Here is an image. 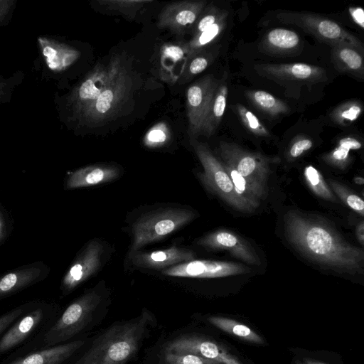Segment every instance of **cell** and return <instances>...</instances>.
I'll use <instances>...</instances> for the list:
<instances>
[{"mask_svg":"<svg viewBox=\"0 0 364 364\" xmlns=\"http://www.w3.org/2000/svg\"><path fill=\"white\" fill-rule=\"evenodd\" d=\"M284 223L289 242L306 257L338 272L363 273V250L346 242L328 225L297 210L288 211Z\"/></svg>","mask_w":364,"mask_h":364,"instance_id":"6da1fadb","label":"cell"},{"mask_svg":"<svg viewBox=\"0 0 364 364\" xmlns=\"http://www.w3.org/2000/svg\"><path fill=\"white\" fill-rule=\"evenodd\" d=\"M148 321L147 314L143 313L134 320L112 326L75 364H126L136 353Z\"/></svg>","mask_w":364,"mask_h":364,"instance_id":"7a4b0ae2","label":"cell"},{"mask_svg":"<svg viewBox=\"0 0 364 364\" xmlns=\"http://www.w3.org/2000/svg\"><path fill=\"white\" fill-rule=\"evenodd\" d=\"M295 364H305V363L303 362L296 361Z\"/></svg>","mask_w":364,"mask_h":364,"instance_id":"7dc6e473","label":"cell"},{"mask_svg":"<svg viewBox=\"0 0 364 364\" xmlns=\"http://www.w3.org/2000/svg\"><path fill=\"white\" fill-rule=\"evenodd\" d=\"M119 173V169L114 166H87L71 173L66 179L65 186L66 189H75L103 184L117 179Z\"/></svg>","mask_w":364,"mask_h":364,"instance_id":"d6986e66","label":"cell"},{"mask_svg":"<svg viewBox=\"0 0 364 364\" xmlns=\"http://www.w3.org/2000/svg\"><path fill=\"white\" fill-rule=\"evenodd\" d=\"M196 217L186 208H167L141 215L133 224L129 256L146 245L156 242L188 224Z\"/></svg>","mask_w":364,"mask_h":364,"instance_id":"3957f363","label":"cell"},{"mask_svg":"<svg viewBox=\"0 0 364 364\" xmlns=\"http://www.w3.org/2000/svg\"><path fill=\"white\" fill-rule=\"evenodd\" d=\"M262 49L268 53L286 55L297 51L301 47V39L294 31L283 28L270 30L262 41Z\"/></svg>","mask_w":364,"mask_h":364,"instance_id":"7402d4cb","label":"cell"},{"mask_svg":"<svg viewBox=\"0 0 364 364\" xmlns=\"http://www.w3.org/2000/svg\"><path fill=\"white\" fill-rule=\"evenodd\" d=\"M255 69L260 75L277 82L316 83L326 79L323 68L303 63L257 64Z\"/></svg>","mask_w":364,"mask_h":364,"instance_id":"5bb4252c","label":"cell"},{"mask_svg":"<svg viewBox=\"0 0 364 364\" xmlns=\"http://www.w3.org/2000/svg\"><path fill=\"white\" fill-rule=\"evenodd\" d=\"M124 68L119 57L112 58L107 65H97L72 97L77 114L80 115Z\"/></svg>","mask_w":364,"mask_h":364,"instance_id":"9c48e42d","label":"cell"},{"mask_svg":"<svg viewBox=\"0 0 364 364\" xmlns=\"http://www.w3.org/2000/svg\"><path fill=\"white\" fill-rule=\"evenodd\" d=\"M363 112V104L358 100H350L336 107L331 113L334 123L348 126L357 120Z\"/></svg>","mask_w":364,"mask_h":364,"instance_id":"f546056e","label":"cell"},{"mask_svg":"<svg viewBox=\"0 0 364 364\" xmlns=\"http://www.w3.org/2000/svg\"><path fill=\"white\" fill-rule=\"evenodd\" d=\"M227 17L220 18L210 28L194 36L193 38L186 44L190 56L195 55L203 48L214 41L223 31L227 23Z\"/></svg>","mask_w":364,"mask_h":364,"instance_id":"f1b7e54d","label":"cell"},{"mask_svg":"<svg viewBox=\"0 0 364 364\" xmlns=\"http://www.w3.org/2000/svg\"><path fill=\"white\" fill-rule=\"evenodd\" d=\"M205 6V1H181L168 4L159 15L158 27L181 34L196 23Z\"/></svg>","mask_w":364,"mask_h":364,"instance_id":"9a60e30c","label":"cell"},{"mask_svg":"<svg viewBox=\"0 0 364 364\" xmlns=\"http://www.w3.org/2000/svg\"><path fill=\"white\" fill-rule=\"evenodd\" d=\"M277 18L282 23L301 28L318 40L331 46L348 45L355 47L361 53L363 51L362 42L331 19L314 14L289 11L279 12Z\"/></svg>","mask_w":364,"mask_h":364,"instance_id":"5b68a950","label":"cell"},{"mask_svg":"<svg viewBox=\"0 0 364 364\" xmlns=\"http://www.w3.org/2000/svg\"><path fill=\"white\" fill-rule=\"evenodd\" d=\"M235 109L240 121L246 129L255 136H269V132L259 121V119L245 106L237 104Z\"/></svg>","mask_w":364,"mask_h":364,"instance_id":"d6a6232c","label":"cell"},{"mask_svg":"<svg viewBox=\"0 0 364 364\" xmlns=\"http://www.w3.org/2000/svg\"><path fill=\"white\" fill-rule=\"evenodd\" d=\"M164 364H221L199 355L188 353L166 352Z\"/></svg>","mask_w":364,"mask_h":364,"instance_id":"d590c367","label":"cell"},{"mask_svg":"<svg viewBox=\"0 0 364 364\" xmlns=\"http://www.w3.org/2000/svg\"><path fill=\"white\" fill-rule=\"evenodd\" d=\"M357 236L360 242L363 245L364 240V225L362 221L358 226L357 228Z\"/></svg>","mask_w":364,"mask_h":364,"instance_id":"ee69618b","label":"cell"},{"mask_svg":"<svg viewBox=\"0 0 364 364\" xmlns=\"http://www.w3.org/2000/svg\"><path fill=\"white\" fill-rule=\"evenodd\" d=\"M331 58L335 68L339 72L363 79V53L355 47L348 45L332 46Z\"/></svg>","mask_w":364,"mask_h":364,"instance_id":"603a6c76","label":"cell"},{"mask_svg":"<svg viewBox=\"0 0 364 364\" xmlns=\"http://www.w3.org/2000/svg\"><path fill=\"white\" fill-rule=\"evenodd\" d=\"M304 363L305 364H326V363H321L320 361H316V360L309 359V358H304Z\"/></svg>","mask_w":364,"mask_h":364,"instance_id":"f6af8a7d","label":"cell"},{"mask_svg":"<svg viewBox=\"0 0 364 364\" xmlns=\"http://www.w3.org/2000/svg\"><path fill=\"white\" fill-rule=\"evenodd\" d=\"M304 175L307 185L317 196L327 200L337 201L336 197L316 168L313 166H306Z\"/></svg>","mask_w":364,"mask_h":364,"instance_id":"4dcf8cb0","label":"cell"},{"mask_svg":"<svg viewBox=\"0 0 364 364\" xmlns=\"http://www.w3.org/2000/svg\"><path fill=\"white\" fill-rule=\"evenodd\" d=\"M354 182L356 183V184H358V185H363L364 183V179L362 177H355L354 178Z\"/></svg>","mask_w":364,"mask_h":364,"instance_id":"bcb514c9","label":"cell"},{"mask_svg":"<svg viewBox=\"0 0 364 364\" xmlns=\"http://www.w3.org/2000/svg\"><path fill=\"white\" fill-rule=\"evenodd\" d=\"M166 352L193 353L221 364H243L223 346L203 336H183L171 342Z\"/></svg>","mask_w":364,"mask_h":364,"instance_id":"4fadbf2b","label":"cell"},{"mask_svg":"<svg viewBox=\"0 0 364 364\" xmlns=\"http://www.w3.org/2000/svg\"><path fill=\"white\" fill-rule=\"evenodd\" d=\"M23 311V308L20 306L0 316V336L21 315Z\"/></svg>","mask_w":364,"mask_h":364,"instance_id":"f35d334b","label":"cell"},{"mask_svg":"<svg viewBox=\"0 0 364 364\" xmlns=\"http://www.w3.org/2000/svg\"><path fill=\"white\" fill-rule=\"evenodd\" d=\"M193 29V36L203 32L220 18L228 16V12L225 10H220L215 6H208L205 11L203 10Z\"/></svg>","mask_w":364,"mask_h":364,"instance_id":"836d02e7","label":"cell"},{"mask_svg":"<svg viewBox=\"0 0 364 364\" xmlns=\"http://www.w3.org/2000/svg\"><path fill=\"white\" fill-rule=\"evenodd\" d=\"M195 152L203 167L199 174L203 183L214 194L232 208L243 213H252L255 210L235 193L233 183L221 161L203 143H192Z\"/></svg>","mask_w":364,"mask_h":364,"instance_id":"277c9868","label":"cell"},{"mask_svg":"<svg viewBox=\"0 0 364 364\" xmlns=\"http://www.w3.org/2000/svg\"><path fill=\"white\" fill-rule=\"evenodd\" d=\"M170 136L168 127L164 122H160L151 127L146 134L144 144L151 148L158 147L164 144Z\"/></svg>","mask_w":364,"mask_h":364,"instance_id":"8d00e7d4","label":"cell"},{"mask_svg":"<svg viewBox=\"0 0 364 364\" xmlns=\"http://www.w3.org/2000/svg\"><path fill=\"white\" fill-rule=\"evenodd\" d=\"M208 321L221 331L236 336L242 341L262 344L263 338L252 328L233 319L223 316H210Z\"/></svg>","mask_w":364,"mask_h":364,"instance_id":"484cf974","label":"cell"},{"mask_svg":"<svg viewBox=\"0 0 364 364\" xmlns=\"http://www.w3.org/2000/svg\"><path fill=\"white\" fill-rule=\"evenodd\" d=\"M218 151L223 161L232 165L248 181L265 188L270 173V164L279 161L278 158L250 152L236 144L223 141L219 144Z\"/></svg>","mask_w":364,"mask_h":364,"instance_id":"52a82bcc","label":"cell"},{"mask_svg":"<svg viewBox=\"0 0 364 364\" xmlns=\"http://www.w3.org/2000/svg\"><path fill=\"white\" fill-rule=\"evenodd\" d=\"M6 235V223L3 215L0 212V242H1Z\"/></svg>","mask_w":364,"mask_h":364,"instance_id":"7bdbcfd3","label":"cell"},{"mask_svg":"<svg viewBox=\"0 0 364 364\" xmlns=\"http://www.w3.org/2000/svg\"><path fill=\"white\" fill-rule=\"evenodd\" d=\"M11 7V1H0V22L4 18Z\"/></svg>","mask_w":364,"mask_h":364,"instance_id":"b9f144b4","label":"cell"},{"mask_svg":"<svg viewBox=\"0 0 364 364\" xmlns=\"http://www.w3.org/2000/svg\"><path fill=\"white\" fill-rule=\"evenodd\" d=\"M313 146V141L306 136H297L288 151L290 159H296Z\"/></svg>","mask_w":364,"mask_h":364,"instance_id":"74e56055","label":"cell"},{"mask_svg":"<svg viewBox=\"0 0 364 364\" xmlns=\"http://www.w3.org/2000/svg\"><path fill=\"white\" fill-rule=\"evenodd\" d=\"M43 311L37 308L18 320L0 338V355L22 343L40 324Z\"/></svg>","mask_w":364,"mask_h":364,"instance_id":"ffe728a7","label":"cell"},{"mask_svg":"<svg viewBox=\"0 0 364 364\" xmlns=\"http://www.w3.org/2000/svg\"><path fill=\"white\" fill-rule=\"evenodd\" d=\"M209 64V60L205 56H198L195 58L189 65L188 74L195 75L203 72Z\"/></svg>","mask_w":364,"mask_h":364,"instance_id":"ab89813d","label":"cell"},{"mask_svg":"<svg viewBox=\"0 0 364 364\" xmlns=\"http://www.w3.org/2000/svg\"><path fill=\"white\" fill-rule=\"evenodd\" d=\"M100 301L101 296L90 291L72 302L45 334L46 345L48 347L59 345L82 331L91 321Z\"/></svg>","mask_w":364,"mask_h":364,"instance_id":"8992f818","label":"cell"},{"mask_svg":"<svg viewBox=\"0 0 364 364\" xmlns=\"http://www.w3.org/2000/svg\"><path fill=\"white\" fill-rule=\"evenodd\" d=\"M151 0H100L98 3L107 10L134 18L136 13L145 5L152 3Z\"/></svg>","mask_w":364,"mask_h":364,"instance_id":"1f68e13d","label":"cell"},{"mask_svg":"<svg viewBox=\"0 0 364 364\" xmlns=\"http://www.w3.org/2000/svg\"><path fill=\"white\" fill-rule=\"evenodd\" d=\"M246 96L257 109L271 117L286 114L289 111L285 102L266 91L249 90L246 92Z\"/></svg>","mask_w":364,"mask_h":364,"instance_id":"d4e9b609","label":"cell"},{"mask_svg":"<svg viewBox=\"0 0 364 364\" xmlns=\"http://www.w3.org/2000/svg\"><path fill=\"white\" fill-rule=\"evenodd\" d=\"M218 86L211 76H205L191 85L186 94L188 133L191 139L201 134L208 107Z\"/></svg>","mask_w":364,"mask_h":364,"instance_id":"8fae6325","label":"cell"},{"mask_svg":"<svg viewBox=\"0 0 364 364\" xmlns=\"http://www.w3.org/2000/svg\"><path fill=\"white\" fill-rule=\"evenodd\" d=\"M228 89L225 83L218 84L205 117L201 134L212 136L218 127L227 105Z\"/></svg>","mask_w":364,"mask_h":364,"instance_id":"cb8c5ba5","label":"cell"},{"mask_svg":"<svg viewBox=\"0 0 364 364\" xmlns=\"http://www.w3.org/2000/svg\"><path fill=\"white\" fill-rule=\"evenodd\" d=\"M48 50V64L50 68L63 70L69 67L79 57L78 50L63 44L55 43L46 48ZM46 55V54H45Z\"/></svg>","mask_w":364,"mask_h":364,"instance_id":"83f0119b","label":"cell"},{"mask_svg":"<svg viewBox=\"0 0 364 364\" xmlns=\"http://www.w3.org/2000/svg\"><path fill=\"white\" fill-rule=\"evenodd\" d=\"M362 142L353 136L341 139L337 146L323 156V160L334 167L344 169L349 161L350 151L361 149Z\"/></svg>","mask_w":364,"mask_h":364,"instance_id":"4316f807","label":"cell"},{"mask_svg":"<svg viewBox=\"0 0 364 364\" xmlns=\"http://www.w3.org/2000/svg\"><path fill=\"white\" fill-rule=\"evenodd\" d=\"M349 13L353 21L361 28H364V11L360 7H350Z\"/></svg>","mask_w":364,"mask_h":364,"instance_id":"60d3db41","label":"cell"},{"mask_svg":"<svg viewBox=\"0 0 364 364\" xmlns=\"http://www.w3.org/2000/svg\"><path fill=\"white\" fill-rule=\"evenodd\" d=\"M134 265L140 268L161 269L193 260L196 254L190 249L172 246L152 252H136L132 256Z\"/></svg>","mask_w":364,"mask_h":364,"instance_id":"e0dca14e","label":"cell"},{"mask_svg":"<svg viewBox=\"0 0 364 364\" xmlns=\"http://www.w3.org/2000/svg\"><path fill=\"white\" fill-rule=\"evenodd\" d=\"M103 253L100 241H90L65 273L61 284L63 293H69L95 274L102 265Z\"/></svg>","mask_w":364,"mask_h":364,"instance_id":"7c38bea8","label":"cell"},{"mask_svg":"<svg viewBox=\"0 0 364 364\" xmlns=\"http://www.w3.org/2000/svg\"><path fill=\"white\" fill-rule=\"evenodd\" d=\"M330 184L335 193L348 207L361 215H363L364 202L360 197L350 192L346 187L335 181H331Z\"/></svg>","mask_w":364,"mask_h":364,"instance_id":"e575fe53","label":"cell"},{"mask_svg":"<svg viewBox=\"0 0 364 364\" xmlns=\"http://www.w3.org/2000/svg\"><path fill=\"white\" fill-rule=\"evenodd\" d=\"M49 269L42 262L20 267L0 277V299L11 296L43 279Z\"/></svg>","mask_w":364,"mask_h":364,"instance_id":"ac0fdd59","label":"cell"},{"mask_svg":"<svg viewBox=\"0 0 364 364\" xmlns=\"http://www.w3.org/2000/svg\"><path fill=\"white\" fill-rule=\"evenodd\" d=\"M132 86L131 76L124 67L80 116L92 124L111 118L129 96Z\"/></svg>","mask_w":364,"mask_h":364,"instance_id":"ba28073f","label":"cell"},{"mask_svg":"<svg viewBox=\"0 0 364 364\" xmlns=\"http://www.w3.org/2000/svg\"><path fill=\"white\" fill-rule=\"evenodd\" d=\"M196 243L208 250H227L233 257L249 264H260V260L251 245L241 237L229 230H218L210 232L198 239Z\"/></svg>","mask_w":364,"mask_h":364,"instance_id":"2e32d148","label":"cell"},{"mask_svg":"<svg viewBox=\"0 0 364 364\" xmlns=\"http://www.w3.org/2000/svg\"><path fill=\"white\" fill-rule=\"evenodd\" d=\"M250 272V269L241 263L193 259L164 269L162 273L177 277L218 278L243 274Z\"/></svg>","mask_w":364,"mask_h":364,"instance_id":"30bf717a","label":"cell"},{"mask_svg":"<svg viewBox=\"0 0 364 364\" xmlns=\"http://www.w3.org/2000/svg\"><path fill=\"white\" fill-rule=\"evenodd\" d=\"M84 344L82 341H75L50 346L34 352L8 364H61Z\"/></svg>","mask_w":364,"mask_h":364,"instance_id":"44dd1931","label":"cell"}]
</instances>
